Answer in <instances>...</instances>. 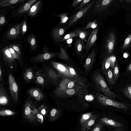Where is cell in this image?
Returning <instances> with one entry per match:
<instances>
[{
    "label": "cell",
    "mask_w": 131,
    "mask_h": 131,
    "mask_svg": "<svg viewBox=\"0 0 131 131\" xmlns=\"http://www.w3.org/2000/svg\"><path fill=\"white\" fill-rule=\"evenodd\" d=\"M97 117V115H93L90 119L81 125V131H86L89 129L91 127L95 124Z\"/></svg>",
    "instance_id": "obj_21"
},
{
    "label": "cell",
    "mask_w": 131,
    "mask_h": 131,
    "mask_svg": "<svg viewBox=\"0 0 131 131\" xmlns=\"http://www.w3.org/2000/svg\"><path fill=\"white\" fill-rule=\"evenodd\" d=\"M51 63L53 67L58 72L59 77H61L62 78L77 80L85 82V81L80 80L75 77L71 72L69 66L56 61H53Z\"/></svg>",
    "instance_id": "obj_2"
},
{
    "label": "cell",
    "mask_w": 131,
    "mask_h": 131,
    "mask_svg": "<svg viewBox=\"0 0 131 131\" xmlns=\"http://www.w3.org/2000/svg\"><path fill=\"white\" fill-rule=\"evenodd\" d=\"M60 114V111L58 109L55 108L52 109L50 113V121H53L56 120L59 117Z\"/></svg>",
    "instance_id": "obj_29"
},
{
    "label": "cell",
    "mask_w": 131,
    "mask_h": 131,
    "mask_svg": "<svg viewBox=\"0 0 131 131\" xmlns=\"http://www.w3.org/2000/svg\"><path fill=\"white\" fill-rule=\"evenodd\" d=\"M1 52L4 61L8 64L10 68H13L15 59L12 54L8 46H7L3 48Z\"/></svg>",
    "instance_id": "obj_12"
},
{
    "label": "cell",
    "mask_w": 131,
    "mask_h": 131,
    "mask_svg": "<svg viewBox=\"0 0 131 131\" xmlns=\"http://www.w3.org/2000/svg\"><path fill=\"white\" fill-rule=\"evenodd\" d=\"M75 48L77 54L81 55L84 49L85 45L83 41L80 38L78 39L75 42Z\"/></svg>",
    "instance_id": "obj_26"
},
{
    "label": "cell",
    "mask_w": 131,
    "mask_h": 131,
    "mask_svg": "<svg viewBox=\"0 0 131 131\" xmlns=\"http://www.w3.org/2000/svg\"><path fill=\"white\" fill-rule=\"evenodd\" d=\"M42 6L41 1H38L31 7L28 13V15L31 17L36 16L41 9Z\"/></svg>",
    "instance_id": "obj_18"
},
{
    "label": "cell",
    "mask_w": 131,
    "mask_h": 131,
    "mask_svg": "<svg viewBox=\"0 0 131 131\" xmlns=\"http://www.w3.org/2000/svg\"><path fill=\"white\" fill-rule=\"evenodd\" d=\"M96 96L98 101L103 105L110 106L125 110L127 108V106L123 103L115 101L100 93H96Z\"/></svg>",
    "instance_id": "obj_5"
},
{
    "label": "cell",
    "mask_w": 131,
    "mask_h": 131,
    "mask_svg": "<svg viewBox=\"0 0 131 131\" xmlns=\"http://www.w3.org/2000/svg\"><path fill=\"white\" fill-rule=\"evenodd\" d=\"M7 23L6 16L5 14L2 12L0 13V31L3 27Z\"/></svg>",
    "instance_id": "obj_35"
},
{
    "label": "cell",
    "mask_w": 131,
    "mask_h": 131,
    "mask_svg": "<svg viewBox=\"0 0 131 131\" xmlns=\"http://www.w3.org/2000/svg\"><path fill=\"white\" fill-rule=\"evenodd\" d=\"M66 29L65 27H58L54 28L52 30L51 33V37L56 42L58 43L60 42Z\"/></svg>",
    "instance_id": "obj_16"
},
{
    "label": "cell",
    "mask_w": 131,
    "mask_h": 131,
    "mask_svg": "<svg viewBox=\"0 0 131 131\" xmlns=\"http://www.w3.org/2000/svg\"><path fill=\"white\" fill-rule=\"evenodd\" d=\"M106 75L107 80L110 84L113 85L115 83L113 74V70L111 68H109L104 73Z\"/></svg>",
    "instance_id": "obj_25"
},
{
    "label": "cell",
    "mask_w": 131,
    "mask_h": 131,
    "mask_svg": "<svg viewBox=\"0 0 131 131\" xmlns=\"http://www.w3.org/2000/svg\"><path fill=\"white\" fill-rule=\"evenodd\" d=\"M78 35L73 31L70 32L65 35L61 39L60 42L66 41L67 40L78 36Z\"/></svg>",
    "instance_id": "obj_41"
},
{
    "label": "cell",
    "mask_w": 131,
    "mask_h": 131,
    "mask_svg": "<svg viewBox=\"0 0 131 131\" xmlns=\"http://www.w3.org/2000/svg\"><path fill=\"white\" fill-rule=\"evenodd\" d=\"M27 1V0H0V7H3L16 5Z\"/></svg>",
    "instance_id": "obj_22"
},
{
    "label": "cell",
    "mask_w": 131,
    "mask_h": 131,
    "mask_svg": "<svg viewBox=\"0 0 131 131\" xmlns=\"http://www.w3.org/2000/svg\"><path fill=\"white\" fill-rule=\"evenodd\" d=\"M36 119L40 123H42L43 122V117L42 115L38 113L36 115Z\"/></svg>",
    "instance_id": "obj_47"
},
{
    "label": "cell",
    "mask_w": 131,
    "mask_h": 131,
    "mask_svg": "<svg viewBox=\"0 0 131 131\" xmlns=\"http://www.w3.org/2000/svg\"><path fill=\"white\" fill-rule=\"evenodd\" d=\"M95 2L93 1L81 8L77 13L69 18L70 20L68 23V26L75 23L85 15L93 6Z\"/></svg>",
    "instance_id": "obj_6"
},
{
    "label": "cell",
    "mask_w": 131,
    "mask_h": 131,
    "mask_svg": "<svg viewBox=\"0 0 131 131\" xmlns=\"http://www.w3.org/2000/svg\"><path fill=\"white\" fill-rule=\"evenodd\" d=\"M98 28L94 29L91 32L87 40V43L85 46V48L86 52L88 51L94 43L97 38Z\"/></svg>",
    "instance_id": "obj_15"
},
{
    "label": "cell",
    "mask_w": 131,
    "mask_h": 131,
    "mask_svg": "<svg viewBox=\"0 0 131 131\" xmlns=\"http://www.w3.org/2000/svg\"><path fill=\"white\" fill-rule=\"evenodd\" d=\"M117 131H121L120 130H117Z\"/></svg>",
    "instance_id": "obj_56"
},
{
    "label": "cell",
    "mask_w": 131,
    "mask_h": 131,
    "mask_svg": "<svg viewBox=\"0 0 131 131\" xmlns=\"http://www.w3.org/2000/svg\"><path fill=\"white\" fill-rule=\"evenodd\" d=\"M125 1L127 3H131V0H125Z\"/></svg>",
    "instance_id": "obj_54"
},
{
    "label": "cell",
    "mask_w": 131,
    "mask_h": 131,
    "mask_svg": "<svg viewBox=\"0 0 131 131\" xmlns=\"http://www.w3.org/2000/svg\"><path fill=\"white\" fill-rule=\"evenodd\" d=\"M25 116L31 121H35L36 119L33 109L31 108V105L29 103H27L25 106L24 110Z\"/></svg>",
    "instance_id": "obj_19"
},
{
    "label": "cell",
    "mask_w": 131,
    "mask_h": 131,
    "mask_svg": "<svg viewBox=\"0 0 131 131\" xmlns=\"http://www.w3.org/2000/svg\"><path fill=\"white\" fill-rule=\"evenodd\" d=\"M56 53L49 52H45L38 54L33 57V60L35 62H40L50 60L58 55Z\"/></svg>",
    "instance_id": "obj_13"
},
{
    "label": "cell",
    "mask_w": 131,
    "mask_h": 131,
    "mask_svg": "<svg viewBox=\"0 0 131 131\" xmlns=\"http://www.w3.org/2000/svg\"><path fill=\"white\" fill-rule=\"evenodd\" d=\"M21 23V36H24L27 30V25L26 19H24Z\"/></svg>",
    "instance_id": "obj_36"
},
{
    "label": "cell",
    "mask_w": 131,
    "mask_h": 131,
    "mask_svg": "<svg viewBox=\"0 0 131 131\" xmlns=\"http://www.w3.org/2000/svg\"><path fill=\"white\" fill-rule=\"evenodd\" d=\"M92 0H83L80 3L77 8V9L81 8L85 6L86 4L88 3L91 2Z\"/></svg>",
    "instance_id": "obj_46"
},
{
    "label": "cell",
    "mask_w": 131,
    "mask_h": 131,
    "mask_svg": "<svg viewBox=\"0 0 131 131\" xmlns=\"http://www.w3.org/2000/svg\"><path fill=\"white\" fill-rule=\"evenodd\" d=\"M85 83V82L77 80L62 78L53 93L56 95L59 93L68 89L72 88L80 83Z\"/></svg>",
    "instance_id": "obj_3"
},
{
    "label": "cell",
    "mask_w": 131,
    "mask_h": 131,
    "mask_svg": "<svg viewBox=\"0 0 131 131\" xmlns=\"http://www.w3.org/2000/svg\"><path fill=\"white\" fill-rule=\"evenodd\" d=\"M127 70L129 71H131V63H130L127 68Z\"/></svg>",
    "instance_id": "obj_52"
},
{
    "label": "cell",
    "mask_w": 131,
    "mask_h": 131,
    "mask_svg": "<svg viewBox=\"0 0 131 131\" xmlns=\"http://www.w3.org/2000/svg\"><path fill=\"white\" fill-rule=\"evenodd\" d=\"M36 79L37 82L40 84H42L44 83L45 81L44 79L40 75H36Z\"/></svg>",
    "instance_id": "obj_45"
},
{
    "label": "cell",
    "mask_w": 131,
    "mask_h": 131,
    "mask_svg": "<svg viewBox=\"0 0 131 131\" xmlns=\"http://www.w3.org/2000/svg\"><path fill=\"white\" fill-rule=\"evenodd\" d=\"M21 23L12 27L7 32L6 37L8 40H14L18 38L21 33Z\"/></svg>",
    "instance_id": "obj_8"
},
{
    "label": "cell",
    "mask_w": 131,
    "mask_h": 131,
    "mask_svg": "<svg viewBox=\"0 0 131 131\" xmlns=\"http://www.w3.org/2000/svg\"><path fill=\"white\" fill-rule=\"evenodd\" d=\"M116 37L114 32L112 31L108 34L106 40L105 48L108 54H113L115 43Z\"/></svg>",
    "instance_id": "obj_10"
},
{
    "label": "cell",
    "mask_w": 131,
    "mask_h": 131,
    "mask_svg": "<svg viewBox=\"0 0 131 131\" xmlns=\"http://www.w3.org/2000/svg\"><path fill=\"white\" fill-rule=\"evenodd\" d=\"M102 128V125L99 123L95 126L92 131H101Z\"/></svg>",
    "instance_id": "obj_49"
},
{
    "label": "cell",
    "mask_w": 131,
    "mask_h": 131,
    "mask_svg": "<svg viewBox=\"0 0 131 131\" xmlns=\"http://www.w3.org/2000/svg\"><path fill=\"white\" fill-rule=\"evenodd\" d=\"M16 113L9 109L2 110L0 111V115L1 116H11L15 115Z\"/></svg>",
    "instance_id": "obj_40"
},
{
    "label": "cell",
    "mask_w": 131,
    "mask_h": 131,
    "mask_svg": "<svg viewBox=\"0 0 131 131\" xmlns=\"http://www.w3.org/2000/svg\"><path fill=\"white\" fill-rule=\"evenodd\" d=\"M111 62L110 67L113 70L115 63L116 61V58L115 56L113 54L108 56Z\"/></svg>",
    "instance_id": "obj_43"
},
{
    "label": "cell",
    "mask_w": 131,
    "mask_h": 131,
    "mask_svg": "<svg viewBox=\"0 0 131 131\" xmlns=\"http://www.w3.org/2000/svg\"><path fill=\"white\" fill-rule=\"evenodd\" d=\"M48 74L50 78L52 80L56 82L59 80V76L53 70L49 69L48 71Z\"/></svg>",
    "instance_id": "obj_34"
},
{
    "label": "cell",
    "mask_w": 131,
    "mask_h": 131,
    "mask_svg": "<svg viewBox=\"0 0 131 131\" xmlns=\"http://www.w3.org/2000/svg\"><path fill=\"white\" fill-rule=\"evenodd\" d=\"M98 24L96 23V20L93 21L89 22L86 26L83 28V30H85L89 28L95 29L97 28Z\"/></svg>",
    "instance_id": "obj_38"
},
{
    "label": "cell",
    "mask_w": 131,
    "mask_h": 131,
    "mask_svg": "<svg viewBox=\"0 0 131 131\" xmlns=\"http://www.w3.org/2000/svg\"><path fill=\"white\" fill-rule=\"evenodd\" d=\"M93 78L96 86L106 96L112 99L117 97V95L110 89L104 78L100 73L95 72Z\"/></svg>",
    "instance_id": "obj_1"
},
{
    "label": "cell",
    "mask_w": 131,
    "mask_h": 131,
    "mask_svg": "<svg viewBox=\"0 0 131 131\" xmlns=\"http://www.w3.org/2000/svg\"><path fill=\"white\" fill-rule=\"evenodd\" d=\"M123 92L127 98L131 100V85L127 86L123 90Z\"/></svg>",
    "instance_id": "obj_39"
},
{
    "label": "cell",
    "mask_w": 131,
    "mask_h": 131,
    "mask_svg": "<svg viewBox=\"0 0 131 131\" xmlns=\"http://www.w3.org/2000/svg\"><path fill=\"white\" fill-rule=\"evenodd\" d=\"M28 92L30 95L37 101H41L43 98L44 96L42 92L38 88L31 89Z\"/></svg>",
    "instance_id": "obj_20"
},
{
    "label": "cell",
    "mask_w": 131,
    "mask_h": 131,
    "mask_svg": "<svg viewBox=\"0 0 131 131\" xmlns=\"http://www.w3.org/2000/svg\"><path fill=\"white\" fill-rule=\"evenodd\" d=\"M123 56L125 58H126L127 57V54L125 53L124 54Z\"/></svg>",
    "instance_id": "obj_55"
},
{
    "label": "cell",
    "mask_w": 131,
    "mask_h": 131,
    "mask_svg": "<svg viewBox=\"0 0 131 131\" xmlns=\"http://www.w3.org/2000/svg\"><path fill=\"white\" fill-rule=\"evenodd\" d=\"M114 77L115 81L117 80L119 75V70L117 61H116L113 70Z\"/></svg>",
    "instance_id": "obj_42"
},
{
    "label": "cell",
    "mask_w": 131,
    "mask_h": 131,
    "mask_svg": "<svg viewBox=\"0 0 131 131\" xmlns=\"http://www.w3.org/2000/svg\"><path fill=\"white\" fill-rule=\"evenodd\" d=\"M2 76V71L1 69V68H0V81H1Z\"/></svg>",
    "instance_id": "obj_53"
},
{
    "label": "cell",
    "mask_w": 131,
    "mask_h": 131,
    "mask_svg": "<svg viewBox=\"0 0 131 131\" xmlns=\"http://www.w3.org/2000/svg\"><path fill=\"white\" fill-rule=\"evenodd\" d=\"M83 1L82 0H74L73 1L71 7H73L76 6L79 3H81Z\"/></svg>",
    "instance_id": "obj_50"
},
{
    "label": "cell",
    "mask_w": 131,
    "mask_h": 131,
    "mask_svg": "<svg viewBox=\"0 0 131 131\" xmlns=\"http://www.w3.org/2000/svg\"><path fill=\"white\" fill-rule=\"evenodd\" d=\"M8 80L10 93L13 100L17 102L18 99V87L13 76L10 74L8 77Z\"/></svg>",
    "instance_id": "obj_7"
},
{
    "label": "cell",
    "mask_w": 131,
    "mask_h": 131,
    "mask_svg": "<svg viewBox=\"0 0 131 131\" xmlns=\"http://www.w3.org/2000/svg\"><path fill=\"white\" fill-rule=\"evenodd\" d=\"M25 40L29 44L31 51H36L38 49L36 37L33 33L30 34L26 38Z\"/></svg>",
    "instance_id": "obj_17"
},
{
    "label": "cell",
    "mask_w": 131,
    "mask_h": 131,
    "mask_svg": "<svg viewBox=\"0 0 131 131\" xmlns=\"http://www.w3.org/2000/svg\"><path fill=\"white\" fill-rule=\"evenodd\" d=\"M38 0H30L19 7L15 11V14L17 16H21L29 11L32 6Z\"/></svg>",
    "instance_id": "obj_11"
},
{
    "label": "cell",
    "mask_w": 131,
    "mask_h": 131,
    "mask_svg": "<svg viewBox=\"0 0 131 131\" xmlns=\"http://www.w3.org/2000/svg\"><path fill=\"white\" fill-rule=\"evenodd\" d=\"M73 32L77 34L79 38L83 41L87 42L86 37L88 35V32L84 30H82L80 29L75 30Z\"/></svg>",
    "instance_id": "obj_28"
},
{
    "label": "cell",
    "mask_w": 131,
    "mask_h": 131,
    "mask_svg": "<svg viewBox=\"0 0 131 131\" xmlns=\"http://www.w3.org/2000/svg\"><path fill=\"white\" fill-rule=\"evenodd\" d=\"M10 52L12 56L15 59H17L19 61H20L21 60V58L20 56L19 55L13 48L8 46Z\"/></svg>",
    "instance_id": "obj_44"
},
{
    "label": "cell",
    "mask_w": 131,
    "mask_h": 131,
    "mask_svg": "<svg viewBox=\"0 0 131 131\" xmlns=\"http://www.w3.org/2000/svg\"><path fill=\"white\" fill-rule=\"evenodd\" d=\"M34 77V73L32 70L30 69H27L25 72L24 78L27 81L31 80Z\"/></svg>",
    "instance_id": "obj_37"
},
{
    "label": "cell",
    "mask_w": 131,
    "mask_h": 131,
    "mask_svg": "<svg viewBox=\"0 0 131 131\" xmlns=\"http://www.w3.org/2000/svg\"><path fill=\"white\" fill-rule=\"evenodd\" d=\"M100 122L104 124L108 125L117 127H122L123 125L121 123L108 118L104 117L100 120Z\"/></svg>",
    "instance_id": "obj_23"
},
{
    "label": "cell",
    "mask_w": 131,
    "mask_h": 131,
    "mask_svg": "<svg viewBox=\"0 0 131 131\" xmlns=\"http://www.w3.org/2000/svg\"><path fill=\"white\" fill-rule=\"evenodd\" d=\"M13 48L19 55L22 56L20 45L18 43H10L8 46Z\"/></svg>",
    "instance_id": "obj_33"
},
{
    "label": "cell",
    "mask_w": 131,
    "mask_h": 131,
    "mask_svg": "<svg viewBox=\"0 0 131 131\" xmlns=\"http://www.w3.org/2000/svg\"><path fill=\"white\" fill-rule=\"evenodd\" d=\"M96 55V51L94 48L92 49L86 59L83 67L86 72L90 70L94 62Z\"/></svg>",
    "instance_id": "obj_14"
},
{
    "label": "cell",
    "mask_w": 131,
    "mask_h": 131,
    "mask_svg": "<svg viewBox=\"0 0 131 131\" xmlns=\"http://www.w3.org/2000/svg\"><path fill=\"white\" fill-rule=\"evenodd\" d=\"M87 87L85 83H80L74 87L61 92L56 96L62 98L73 95H79L82 93H85L87 91Z\"/></svg>",
    "instance_id": "obj_4"
},
{
    "label": "cell",
    "mask_w": 131,
    "mask_h": 131,
    "mask_svg": "<svg viewBox=\"0 0 131 131\" xmlns=\"http://www.w3.org/2000/svg\"><path fill=\"white\" fill-rule=\"evenodd\" d=\"M66 41V42L68 46L69 47H71V44L73 41V39L72 38H71L68 39Z\"/></svg>",
    "instance_id": "obj_51"
},
{
    "label": "cell",
    "mask_w": 131,
    "mask_h": 131,
    "mask_svg": "<svg viewBox=\"0 0 131 131\" xmlns=\"http://www.w3.org/2000/svg\"><path fill=\"white\" fill-rule=\"evenodd\" d=\"M58 56L60 59L63 61H68L69 60V57L67 51L61 46H60V52Z\"/></svg>",
    "instance_id": "obj_27"
},
{
    "label": "cell",
    "mask_w": 131,
    "mask_h": 131,
    "mask_svg": "<svg viewBox=\"0 0 131 131\" xmlns=\"http://www.w3.org/2000/svg\"><path fill=\"white\" fill-rule=\"evenodd\" d=\"M131 46V34L126 38L122 47L123 50L127 49Z\"/></svg>",
    "instance_id": "obj_31"
},
{
    "label": "cell",
    "mask_w": 131,
    "mask_h": 131,
    "mask_svg": "<svg viewBox=\"0 0 131 131\" xmlns=\"http://www.w3.org/2000/svg\"><path fill=\"white\" fill-rule=\"evenodd\" d=\"M69 14L68 13H64L59 15L55 14V16L59 17L60 18V21L58 25L60 26L65 24L69 19V17L67 16Z\"/></svg>",
    "instance_id": "obj_30"
},
{
    "label": "cell",
    "mask_w": 131,
    "mask_h": 131,
    "mask_svg": "<svg viewBox=\"0 0 131 131\" xmlns=\"http://www.w3.org/2000/svg\"><path fill=\"white\" fill-rule=\"evenodd\" d=\"M39 110L42 114L45 116L46 114V110L45 105H43L41 106L39 108Z\"/></svg>",
    "instance_id": "obj_48"
},
{
    "label": "cell",
    "mask_w": 131,
    "mask_h": 131,
    "mask_svg": "<svg viewBox=\"0 0 131 131\" xmlns=\"http://www.w3.org/2000/svg\"><path fill=\"white\" fill-rule=\"evenodd\" d=\"M8 100L5 91L2 85L0 89V103L2 105H5L8 102Z\"/></svg>",
    "instance_id": "obj_24"
},
{
    "label": "cell",
    "mask_w": 131,
    "mask_h": 131,
    "mask_svg": "<svg viewBox=\"0 0 131 131\" xmlns=\"http://www.w3.org/2000/svg\"><path fill=\"white\" fill-rule=\"evenodd\" d=\"M114 0H99L92 10L94 14L101 13L107 8L112 3Z\"/></svg>",
    "instance_id": "obj_9"
},
{
    "label": "cell",
    "mask_w": 131,
    "mask_h": 131,
    "mask_svg": "<svg viewBox=\"0 0 131 131\" xmlns=\"http://www.w3.org/2000/svg\"><path fill=\"white\" fill-rule=\"evenodd\" d=\"M92 113L90 112L82 114L80 119V124L82 125L90 119L92 116Z\"/></svg>",
    "instance_id": "obj_32"
}]
</instances>
